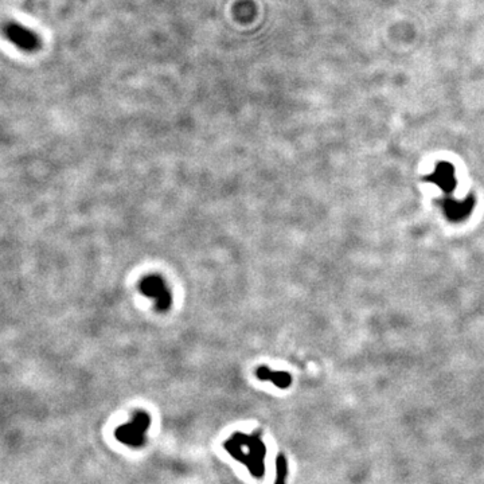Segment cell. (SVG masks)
Segmentation results:
<instances>
[{
	"instance_id": "obj_1",
	"label": "cell",
	"mask_w": 484,
	"mask_h": 484,
	"mask_svg": "<svg viewBox=\"0 0 484 484\" xmlns=\"http://www.w3.org/2000/svg\"><path fill=\"white\" fill-rule=\"evenodd\" d=\"M475 208V198L468 195L464 201H455V199H444L441 202V208L446 217L452 222H461L470 217L472 210Z\"/></svg>"
},
{
	"instance_id": "obj_2",
	"label": "cell",
	"mask_w": 484,
	"mask_h": 484,
	"mask_svg": "<svg viewBox=\"0 0 484 484\" xmlns=\"http://www.w3.org/2000/svg\"><path fill=\"white\" fill-rule=\"evenodd\" d=\"M141 292L149 298H154L160 310H165L170 304V293L160 277H147L141 282Z\"/></svg>"
},
{
	"instance_id": "obj_3",
	"label": "cell",
	"mask_w": 484,
	"mask_h": 484,
	"mask_svg": "<svg viewBox=\"0 0 484 484\" xmlns=\"http://www.w3.org/2000/svg\"><path fill=\"white\" fill-rule=\"evenodd\" d=\"M429 182L435 183L440 187L446 194H450L456 187V178H455V169L447 162H440L436 166V170L432 175L426 178Z\"/></svg>"
},
{
	"instance_id": "obj_4",
	"label": "cell",
	"mask_w": 484,
	"mask_h": 484,
	"mask_svg": "<svg viewBox=\"0 0 484 484\" xmlns=\"http://www.w3.org/2000/svg\"><path fill=\"white\" fill-rule=\"evenodd\" d=\"M257 376L260 377V380H274L277 386H280L282 389L287 387L292 382V378H291V376L288 373H272L267 367L258 369L257 370Z\"/></svg>"
},
{
	"instance_id": "obj_5",
	"label": "cell",
	"mask_w": 484,
	"mask_h": 484,
	"mask_svg": "<svg viewBox=\"0 0 484 484\" xmlns=\"http://www.w3.org/2000/svg\"><path fill=\"white\" fill-rule=\"evenodd\" d=\"M287 476V460L282 455L277 457V481L276 484H284V479Z\"/></svg>"
}]
</instances>
